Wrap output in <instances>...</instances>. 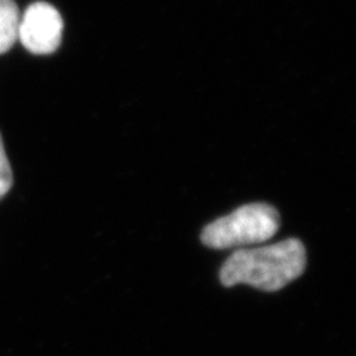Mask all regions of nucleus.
I'll return each instance as SVG.
<instances>
[{
	"label": "nucleus",
	"instance_id": "f257e3e1",
	"mask_svg": "<svg viewBox=\"0 0 356 356\" xmlns=\"http://www.w3.org/2000/svg\"><path fill=\"white\" fill-rule=\"evenodd\" d=\"M306 248L296 238L275 245L233 252L222 264L220 281L225 286L247 284L263 291H280L302 276Z\"/></svg>",
	"mask_w": 356,
	"mask_h": 356
},
{
	"label": "nucleus",
	"instance_id": "f03ea898",
	"mask_svg": "<svg viewBox=\"0 0 356 356\" xmlns=\"http://www.w3.org/2000/svg\"><path fill=\"white\" fill-rule=\"evenodd\" d=\"M280 225V214L272 205L248 204L208 225L200 241L214 250L245 247L273 238Z\"/></svg>",
	"mask_w": 356,
	"mask_h": 356
},
{
	"label": "nucleus",
	"instance_id": "7ed1b4c3",
	"mask_svg": "<svg viewBox=\"0 0 356 356\" xmlns=\"http://www.w3.org/2000/svg\"><path fill=\"white\" fill-rule=\"evenodd\" d=\"M64 22L61 14L47 2L30 5L19 19L18 40L35 55H49L60 48Z\"/></svg>",
	"mask_w": 356,
	"mask_h": 356
},
{
	"label": "nucleus",
	"instance_id": "20e7f679",
	"mask_svg": "<svg viewBox=\"0 0 356 356\" xmlns=\"http://www.w3.org/2000/svg\"><path fill=\"white\" fill-rule=\"evenodd\" d=\"M19 9L14 0H0V54L8 52L18 40Z\"/></svg>",
	"mask_w": 356,
	"mask_h": 356
},
{
	"label": "nucleus",
	"instance_id": "39448f33",
	"mask_svg": "<svg viewBox=\"0 0 356 356\" xmlns=\"http://www.w3.org/2000/svg\"><path fill=\"white\" fill-rule=\"evenodd\" d=\"M14 183L13 170H10V163L8 161V156L5 152L2 134H0V199H3L5 195L10 191Z\"/></svg>",
	"mask_w": 356,
	"mask_h": 356
}]
</instances>
